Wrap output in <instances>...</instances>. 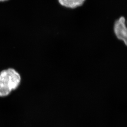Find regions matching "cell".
I'll return each mask as SVG.
<instances>
[{
  "label": "cell",
  "mask_w": 127,
  "mask_h": 127,
  "mask_svg": "<svg viewBox=\"0 0 127 127\" xmlns=\"http://www.w3.org/2000/svg\"><path fill=\"white\" fill-rule=\"evenodd\" d=\"M21 82L20 74L13 68L5 69L0 72V97L9 95L18 88Z\"/></svg>",
  "instance_id": "cell-1"
},
{
  "label": "cell",
  "mask_w": 127,
  "mask_h": 127,
  "mask_svg": "<svg viewBox=\"0 0 127 127\" xmlns=\"http://www.w3.org/2000/svg\"><path fill=\"white\" fill-rule=\"evenodd\" d=\"M60 5L67 9H74L84 4L86 0H58Z\"/></svg>",
  "instance_id": "cell-3"
},
{
  "label": "cell",
  "mask_w": 127,
  "mask_h": 127,
  "mask_svg": "<svg viewBox=\"0 0 127 127\" xmlns=\"http://www.w3.org/2000/svg\"><path fill=\"white\" fill-rule=\"evenodd\" d=\"M8 0H0V2H4V1H6Z\"/></svg>",
  "instance_id": "cell-4"
},
{
  "label": "cell",
  "mask_w": 127,
  "mask_h": 127,
  "mask_svg": "<svg viewBox=\"0 0 127 127\" xmlns=\"http://www.w3.org/2000/svg\"><path fill=\"white\" fill-rule=\"evenodd\" d=\"M114 33L117 38L122 41L125 45H127V29L126 19L124 17H121L114 22Z\"/></svg>",
  "instance_id": "cell-2"
}]
</instances>
